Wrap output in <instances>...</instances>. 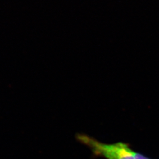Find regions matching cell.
Here are the masks:
<instances>
[{"mask_svg": "<svg viewBox=\"0 0 159 159\" xmlns=\"http://www.w3.org/2000/svg\"><path fill=\"white\" fill-rule=\"evenodd\" d=\"M76 139L90 149L94 155L106 159H150L132 150L127 143L119 142L107 144L84 134H78Z\"/></svg>", "mask_w": 159, "mask_h": 159, "instance_id": "1", "label": "cell"}]
</instances>
